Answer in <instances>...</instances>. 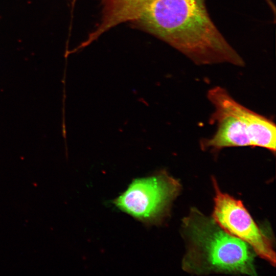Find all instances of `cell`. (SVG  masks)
Here are the masks:
<instances>
[{"instance_id": "cell-1", "label": "cell", "mask_w": 276, "mask_h": 276, "mask_svg": "<svg viewBox=\"0 0 276 276\" xmlns=\"http://www.w3.org/2000/svg\"><path fill=\"white\" fill-rule=\"evenodd\" d=\"M135 21L196 64L244 65L212 21L205 0H151Z\"/></svg>"}, {"instance_id": "cell-7", "label": "cell", "mask_w": 276, "mask_h": 276, "mask_svg": "<svg viewBox=\"0 0 276 276\" xmlns=\"http://www.w3.org/2000/svg\"><path fill=\"white\" fill-rule=\"evenodd\" d=\"M234 108L247 128L252 147L275 152L276 127L275 124L266 117L242 105L236 100Z\"/></svg>"}, {"instance_id": "cell-5", "label": "cell", "mask_w": 276, "mask_h": 276, "mask_svg": "<svg viewBox=\"0 0 276 276\" xmlns=\"http://www.w3.org/2000/svg\"><path fill=\"white\" fill-rule=\"evenodd\" d=\"M214 111L210 120L216 123L217 130L210 138L201 141L202 149L218 151L227 147H252L246 125L234 107V99L220 86L210 89L207 94Z\"/></svg>"}, {"instance_id": "cell-3", "label": "cell", "mask_w": 276, "mask_h": 276, "mask_svg": "<svg viewBox=\"0 0 276 276\" xmlns=\"http://www.w3.org/2000/svg\"><path fill=\"white\" fill-rule=\"evenodd\" d=\"M180 188L165 170L133 180L113 201L119 210L146 225L157 224L167 214Z\"/></svg>"}, {"instance_id": "cell-2", "label": "cell", "mask_w": 276, "mask_h": 276, "mask_svg": "<svg viewBox=\"0 0 276 276\" xmlns=\"http://www.w3.org/2000/svg\"><path fill=\"white\" fill-rule=\"evenodd\" d=\"M182 231L187 247L182 261L186 271L256 274L250 247L226 232L213 218L193 209L183 219Z\"/></svg>"}, {"instance_id": "cell-8", "label": "cell", "mask_w": 276, "mask_h": 276, "mask_svg": "<svg viewBox=\"0 0 276 276\" xmlns=\"http://www.w3.org/2000/svg\"><path fill=\"white\" fill-rule=\"evenodd\" d=\"M264 1H266V0H264Z\"/></svg>"}, {"instance_id": "cell-4", "label": "cell", "mask_w": 276, "mask_h": 276, "mask_svg": "<svg viewBox=\"0 0 276 276\" xmlns=\"http://www.w3.org/2000/svg\"><path fill=\"white\" fill-rule=\"evenodd\" d=\"M215 190L212 217L226 232L247 243L273 266L275 253L270 239L257 225L242 202L222 192L213 179Z\"/></svg>"}, {"instance_id": "cell-6", "label": "cell", "mask_w": 276, "mask_h": 276, "mask_svg": "<svg viewBox=\"0 0 276 276\" xmlns=\"http://www.w3.org/2000/svg\"><path fill=\"white\" fill-rule=\"evenodd\" d=\"M151 0H101L100 22L77 48L88 46L114 27L129 21H135Z\"/></svg>"}]
</instances>
